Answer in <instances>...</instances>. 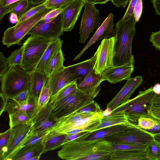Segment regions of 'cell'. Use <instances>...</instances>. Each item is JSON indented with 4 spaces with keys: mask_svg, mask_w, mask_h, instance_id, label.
Wrapping results in <instances>:
<instances>
[{
    "mask_svg": "<svg viewBox=\"0 0 160 160\" xmlns=\"http://www.w3.org/2000/svg\"><path fill=\"white\" fill-rule=\"evenodd\" d=\"M10 128L18 125L27 123L32 121V118L27 113L21 112L9 114Z\"/></svg>",
    "mask_w": 160,
    "mask_h": 160,
    "instance_id": "d6a6232c",
    "label": "cell"
},
{
    "mask_svg": "<svg viewBox=\"0 0 160 160\" xmlns=\"http://www.w3.org/2000/svg\"><path fill=\"white\" fill-rule=\"evenodd\" d=\"M142 0H138L135 6L134 14L136 22H138L141 17L142 11Z\"/></svg>",
    "mask_w": 160,
    "mask_h": 160,
    "instance_id": "f907efd6",
    "label": "cell"
},
{
    "mask_svg": "<svg viewBox=\"0 0 160 160\" xmlns=\"http://www.w3.org/2000/svg\"><path fill=\"white\" fill-rule=\"evenodd\" d=\"M43 139L38 142L19 149L12 156L10 160H29L35 157L41 156L44 152Z\"/></svg>",
    "mask_w": 160,
    "mask_h": 160,
    "instance_id": "603a6c76",
    "label": "cell"
},
{
    "mask_svg": "<svg viewBox=\"0 0 160 160\" xmlns=\"http://www.w3.org/2000/svg\"><path fill=\"white\" fill-rule=\"evenodd\" d=\"M93 100L90 96L78 88L73 93L51 104L52 116L57 121L62 117L78 111Z\"/></svg>",
    "mask_w": 160,
    "mask_h": 160,
    "instance_id": "8992f818",
    "label": "cell"
},
{
    "mask_svg": "<svg viewBox=\"0 0 160 160\" xmlns=\"http://www.w3.org/2000/svg\"><path fill=\"white\" fill-rule=\"evenodd\" d=\"M21 0H0V7L10 5Z\"/></svg>",
    "mask_w": 160,
    "mask_h": 160,
    "instance_id": "6125c7cd",
    "label": "cell"
},
{
    "mask_svg": "<svg viewBox=\"0 0 160 160\" xmlns=\"http://www.w3.org/2000/svg\"><path fill=\"white\" fill-rule=\"evenodd\" d=\"M123 110L113 111L109 115L105 116L99 124L88 129V131L92 133L108 127L121 124L131 123Z\"/></svg>",
    "mask_w": 160,
    "mask_h": 160,
    "instance_id": "44dd1931",
    "label": "cell"
},
{
    "mask_svg": "<svg viewBox=\"0 0 160 160\" xmlns=\"http://www.w3.org/2000/svg\"><path fill=\"white\" fill-rule=\"evenodd\" d=\"M149 41L156 49L160 50V30L152 32L150 36Z\"/></svg>",
    "mask_w": 160,
    "mask_h": 160,
    "instance_id": "bcb514c9",
    "label": "cell"
},
{
    "mask_svg": "<svg viewBox=\"0 0 160 160\" xmlns=\"http://www.w3.org/2000/svg\"><path fill=\"white\" fill-rule=\"evenodd\" d=\"M156 94L152 86L147 89L139 91L135 98L120 106L113 112L124 111L129 121L136 124L141 117L149 118L148 112L152 108Z\"/></svg>",
    "mask_w": 160,
    "mask_h": 160,
    "instance_id": "3957f363",
    "label": "cell"
},
{
    "mask_svg": "<svg viewBox=\"0 0 160 160\" xmlns=\"http://www.w3.org/2000/svg\"><path fill=\"white\" fill-rule=\"evenodd\" d=\"M63 32L61 12L49 22H45L41 20L32 28L27 35H33L53 40L59 38Z\"/></svg>",
    "mask_w": 160,
    "mask_h": 160,
    "instance_id": "4fadbf2b",
    "label": "cell"
},
{
    "mask_svg": "<svg viewBox=\"0 0 160 160\" xmlns=\"http://www.w3.org/2000/svg\"><path fill=\"white\" fill-rule=\"evenodd\" d=\"M110 160H147L146 152L139 150H115L110 155Z\"/></svg>",
    "mask_w": 160,
    "mask_h": 160,
    "instance_id": "484cf974",
    "label": "cell"
},
{
    "mask_svg": "<svg viewBox=\"0 0 160 160\" xmlns=\"http://www.w3.org/2000/svg\"><path fill=\"white\" fill-rule=\"evenodd\" d=\"M112 13H109L102 24L98 28L96 31L80 52L74 58V60L78 59L84 52L91 45L98 41L102 39L110 38L114 36L113 19Z\"/></svg>",
    "mask_w": 160,
    "mask_h": 160,
    "instance_id": "ac0fdd59",
    "label": "cell"
},
{
    "mask_svg": "<svg viewBox=\"0 0 160 160\" xmlns=\"http://www.w3.org/2000/svg\"><path fill=\"white\" fill-rule=\"evenodd\" d=\"M130 0H111L112 4L115 6L119 8L125 7Z\"/></svg>",
    "mask_w": 160,
    "mask_h": 160,
    "instance_id": "11a10c76",
    "label": "cell"
},
{
    "mask_svg": "<svg viewBox=\"0 0 160 160\" xmlns=\"http://www.w3.org/2000/svg\"><path fill=\"white\" fill-rule=\"evenodd\" d=\"M85 2L95 5L96 4H105L111 0H83Z\"/></svg>",
    "mask_w": 160,
    "mask_h": 160,
    "instance_id": "91938a15",
    "label": "cell"
},
{
    "mask_svg": "<svg viewBox=\"0 0 160 160\" xmlns=\"http://www.w3.org/2000/svg\"><path fill=\"white\" fill-rule=\"evenodd\" d=\"M67 134L49 132L43 139L44 144L43 153L62 147Z\"/></svg>",
    "mask_w": 160,
    "mask_h": 160,
    "instance_id": "4316f807",
    "label": "cell"
},
{
    "mask_svg": "<svg viewBox=\"0 0 160 160\" xmlns=\"http://www.w3.org/2000/svg\"><path fill=\"white\" fill-rule=\"evenodd\" d=\"M154 137L155 140L160 142V133L154 135Z\"/></svg>",
    "mask_w": 160,
    "mask_h": 160,
    "instance_id": "03108f58",
    "label": "cell"
},
{
    "mask_svg": "<svg viewBox=\"0 0 160 160\" xmlns=\"http://www.w3.org/2000/svg\"><path fill=\"white\" fill-rule=\"evenodd\" d=\"M148 160H160V142L154 140L145 144Z\"/></svg>",
    "mask_w": 160,
    "mask_h": 160,
    "instance_id": "836d02e7",
    "label": "cell"
},
{
    "mask_svg": "<svg viewBox=\"0 0 160 160\" xmlns=\"http://www.w3.org/2000/svg\"><path fill=\"white\" fill-rule=\"evenodd\" d=\"M38 99L32 95H29L27 100L22 101L8 99L4 111L7 112L8 114L17 112H25L28 114L32 119L37 112Z\"/></svg>",
    "mask_w": 160,
    "mask_h": 160,
    "instance_id": "e0dca14e",
    "label": "cell"
},
{
    "mask_svg": "<svg viewBox=\"0 0 160 160\" xmlns=\"http://www.w3.org/2000/svg\"><path fill=\"white\" fill-rule=\"evenodd\" d=\"M156 118H158L159 120H160V117H158V118H157V117H156Z\"/></svg>",
    "mask_w": 160,
    "mask_h": 160,
    "instance_id": "003e7915",
    "label": "cell"
},
{
    "mask_svg": "<svg viewBox=\"0 0 160 160\" xmlns=\"http://www.w3.org/2000/svg\"><path fill=\"white\" fill-rule=\"evenodd\" d=\"M149 118H151L154 120L155 124L150 129L144 130L153 134L154 135L160 133V120L156 117L152 115H149Z\"/></svg>",
    "mask_w": 160,
    "mask_h": 160,
    "instance_id": "681fc988",
    "label": "cell"
},
{
    "mask_svg": "<svg viewBox=\"0 0 160 160\" xmlns=\"http://www.w3.org/2000/svg\"><path fill=\"white\" fill-rule=\"evenodd\" d=\"M132 123L118 124L91 133L86 138L91 140L103 138L125 130Z\"/></svg>",
    "mask_w": 160,
    "mask_h": 160,
    "instance_id": "83f0119b",
    "label": "cell"
},
{
    "mask_svg": "<svg viewBox=\"0 0 160 160\" xmlns=\"http://www.w3.org/2000/svg\"><path fill=\"white\" fill-rule=\"evenodd\" d=\"M33 125L31 121L10 128L11 132L8 142L6 146L0 150L1 160H10L18 147L32 128Z\"/></svg>",
    "mask_w": 160,
    "mask_h": 160,
    "instance_id": "7c38bea8",
    "label": "cell"
},
{
    "mask_svg": "<svg viewBox=\"0 0 160 160\" xmlns=\"http://www.w3.org/2000/svg\"><path fill=\"white\" fill-rule=\"evenodd\" d=\"M29 89L23 90L10 99L17 101H22L27 100L29 97Z\"/></svg>",
    "mask_w": 160,
    "mask_h": 160,
    "instance_id": "7dc6e473",
    "label": "cell"
},
{
    "mask_svg": "<svg viewBox=\"0 0 160 160\" xmlns=\"http://www.w3.org/2000/svg\"><path fill=\"white\" fill-rule=\"evenodd\" d=\"M134 62H130L124 64L109 68L101 73L103 81L115 84L131 78L134 70Z\"/></svg>",
    "mask_w": 160,
    "mask_h": 160,
    "instance_id": "2e32d148",
    "label": "cell"
},
{
    "mask_svg": "<svg viewBox=\"0 0 160 160\" xmlns=\"http://www.w3.org/2000/svg\"><path fill=\"white\" fill-rule=\"evenodd\" d=\"M84 6L79 32L81 43H84L90 34L100 27L101 20L99 11L94 5L86 2Z\"/></svg>",
    "mask_w": 160,
    "mask_h": 160,
    "instance_id": "30bf717a",
    "label": "cell"
},
{
    "mask_svg": "<svg viewBox=\"0 0 160 160\" xmlns=\"http://www.w3.org/2000/svg\"><path fill=\"white\" fill-rule=\"evenodd\" d=\"M49 132L48 130L33 132L32 128L18 147L14 153L22 148L35 144L41 140Z\"/></svg>",
    "mask_w": 160,
    "mask_h": 160,
    "instance_id": "1f68e13d",
    "label": "cell"
},
{
    "mask_svg": "<svg viewBox=\"0 0 160 160\" xmlns=\"http://www.w3.org/2000/svg\"><path fill=\"white\" fill-rule=\"evenodd\" d=\"M149 117L150 115L155 117L158 118L160 117V108H153L148 112Z\"/></svg>",
    "mask_w": 160,
    "mask_h": 160,
    "instance_id": "680465c9",
    "label": "cell"
},
{
    "mask_svg": "<svg viewBox=\"0 0 160 160\" xmlns=\"http://www.w3.org/2000/svg\"><path fill=\"white\" fill-rule=\"evenodd\" d=\"M91 133L88 131L63 144L57 152L58 157L67 160H108L115 151L112 143L104 138L86 139Z\"/></svg>",
    "mask_w": 160,
    "mask_h": 160,
    "instance_id": "6da1fadb",
    "label": "cell"
},
{
    "mask_svg": "<svg viewBox=\"0 0 160 160\" xmlns=\"http://www.w3.org/2000/svg\"><path fill=\"white\" fill-rule=\"evenodd\" d=\"M9 16V21L12 24H17L18 21V16L17 14L13 12H11L10 13Z\"/></svg>",
    "mask_w": 160,
    "mask_h": 160,
    "instance_id": "6f0895ef",
    "label": "cell"
},
{
    "mask_svg": "<svg viewBox=\"0 0 160 160\" xmlns=\"http://www.w3.org/2000/svg\"><path fill=\"white\" fill-rule=\"evenodd\" d=\"M11 129L10 128L8 130L0 134V150L6 145L10 134Z\"/></svg>",
    "mask_w": 160,
    "mask_h": 160,
    "instance_id": "816d5d0a",
    "label": "cell"
},
{
    "mask_svg": "<svg viewBox=\"0 0 160 160\" xmlns=\"http://www.w3.org/2000/svg\"><path fill=\"white\" fill-rule=\"evenodd\" d=\"M31 6L30 0H21L16 3L12 12L17 14L18 17L25 12Z\"/></svg>",
    "mask_w": 160,
    "mask_h": 160,
    "instance_id": "ab89813d",
    "label": "cell"
},
{
    "mask_svg": "<svg viewBox=\"0 0 160 160\" xmlns=\"http://www.w3.org/2000/svg\"><path fill=\"white\" fill-rule=\"evenodd\" d=\"M23 49L24 47L22 45L20 48L12 52L7 58L9 67L13 66H20L22 59Z\"/></svg>",
    "mask_w": 160,
    "mask_h": 160,
    "instance_id": "74e56055",
    "label": "cell"
},
{
    "mask_svg": "<svg viewBox=\"0 0 160 160\" xmlns=\"http://www.w3.org/2000/svg\"><path fill=\"white\" fill-rule=\"evenodd\" d=\"M55 120L52 116V106L49 102L45 108L38 112L32 120L33 125H52Z\"/></svg>",
    "mask_w": 160,
    "mask_h": 160,
    "instance_id": "f1b7e54d",
    "label": "cell"
},
{
    "mask_svg": "<svg viewBox=\"0 0 160 160\" xmlns=\"http://www.w3.org/2000/svg\"><path fill=\"white\" fill-rule=\"evenodd\" d=\"M156 13L160 15V0H151Z\"/></svg>",
    "mask_w": 160,
    "mask_h": 160,
    "instance_id": "9f6ffc18",
    "label": "cell"
},
{
    "mask_svg": "<svg viewBox=\"0 0 160 160\" xmlns=\"http://www.w3.org/2000/svg\"><path fill=\"white\" fill-rule=\"evenodd\" d=\"M115 40L114 36L102 40L97 50V56L93 68L96 74H101L107 69L114 66Z\"/></svg>",
    "mask_w": 160,
    "mask_h": 160,
    "instance_id": "8fae6325",
    "label": "cell"
},
{
    "mask_svg": "<svg viewBox=\"0 0 160 160\" xmlns=\"http://www.w3.org/2000/svg\"><path fill=\"white\" fill-rule=\"evenodd\" d=\"M113 148L115 150H139L146 152L145 144L140 143H112Z\"/></svg>",
    "mask_w": 160,
    "mask_h": 160,
    "instance_id": "f35d334b",
    "label": "cell"
},
{
    "mask_svg": "<svg viewBox=\"0 0 160 160\" xmlns=\"http://www.w3.org/2000/svg\"><path fill=\"white\" fill-rule=\"evenodd\" d=\"M29 95L38 98L43 87L47 82L48 77L44 72L35 70L29 72Z\"/></svg>",
    "mask_w": 160,
    "mask_h": 160,
    "instance_id": "d4e9b609",
    "label": "cell"
},
{
    "mask_svg": "<svg viewBox=\"0 0 160 160\" xmlns=\"http://www.w3.org/2000/svg\"><path fill=\"white\" fill-rule=\"evenodd\" d=\"M87 132L88 131L81 132L77 133L67 135V136L66 138L62 144V146L67 142L71 140L77 138L84 134Z\"/></svg>",
    "mask_w": 160,
    "mask_h": 160,
    "instance_id": "db71d44e",
    "label": "cell"
},
{
    "mask_svg": "<svg viewBox=\"0 0 160 160\" xmlns=\"http://www.w3.org/2000/svg\"><path fill=\"white\" fill-rule=\"evenodd\" d=\"M52 9L46 8L32 17L8 28L3 33L2 44L8 48L14 45L19 44L32 28Z\"/></svg>",
    "mask_w": 160,
    "mask_h": 160,
    "instance_id": "52a82bcc",
    "label": "cell"
},
{
    "mask_svg": "<svg viewBox=\"0 0 160 160\" xmlns=\"http://www.w3.org/2000/svg\"><path fill=\"white\" fill-rule=\"evenodd\" d=\"M142 76H137L127 80L125 85L118 93L107 105V109H109L111 112L120 106L130 100L131 96L137 88L142 83Z\"/></svg>",
    "mask_w": 160,
    "mask_h": 160,
    "instance_id": "5bb4252c",
    "label": "cell"
},
{
    "mask_svg": "<svg viewBox=\"0 0 160 160\" xmlns=\"http://www.w3.org/2000/svg\"><path fill=\"white\" fill-rule=\"evenodd\" d=\"M103 81L101 74H96L93 68L84 80L77 84L78 88L94 99L99 94L100 90V84Z\"/></svg>",
    "mask_w": 160,
    "mask_h": 160,
    "instance_id": "ffe728a7",
    "label": "cell"
},
{
    "mask_svg": "<svg viewBox=\"0 0 160 160\" xmlns=\"http://www.w3.org/2000/svg\"><path fill=\"white\" fill-rule=\"evenodd\" d=\"M97 51L90 58L81 62L67 66L73 75L78 84L81 82L93 68L97 56Z\"/></svg>",
    "mask_w": 160,
    "mask_h": 160,
    "instance_id": "7402d4cb",
    "label": "cell"
},
{
    "mask_svg": "<svg viewBox=\"0 0 160 160\" xmlns=\"http://www.w3.org/2000/svg\"><path fill=\"white\" fill-rule=\"evenodd\" d=\"M64 61V56L61 48L53 58L45 72L48 78L64 68L65 67L63 65Z\"/></svg>",
    "mask_w": 160,
    "mask_h": 160,
    "instance_id": "f546056e",
    "label": "cell"
},
{
    "mask_svg": "<svg viewBox=\"0 0 160 160\" xmlns=\"http://www.w3.org/2000/svg\"><path fill=\"white\" fill-rule=\"evenodd\" d=\"M155 124L154 120L150 118L141 117L138 121V125L143 129H148L152 127Z\"/></svg>",
    "mask_w": 160,
    "mask_h": 160,
    "instance_id": "7bdbcfd3",
    "label": "cell"
},
{
    "mask_svg": "<svg viewBox=\"0 0 160 160\" xmlns=\"http://www.w3.org/2000/svg\"><path fill=\"white\" fill-rule=\"evenodd\" d=\"M48 0H30V3L32 6H35L43 3Z\"/></svg>",
    "mask_w": 160,
    "mask_h": 160,
    "instance_id": "be15d7a7",
    "label": "cell"
},
{
    "mask_svg": "<svg viewBox=\"0 0 160 160\" xmlns=\"http://www.w3.org/2000/svg\"><path fill=\"white\" fill-rule=\"evenodd\" d=\"M47 8L44 2L35 6H31L23 14L18 17L17 23L28 19Z\"/></svg>",
    "mask_w": 160,
    "mask_h": 160,
    "instance_id": "8d00e7d4",
    "label": "cell"
},
{
    "mask_svg": "<svg viewBox=\"0 0 160 160\" xmlns=\"http://www.w3.org/2000/svg\"><path fill=\"white\" fill-rule=\"evenodd\" d=\"M112 143L145 144L155 140L154 135L132 123L125 130L103 138Z\"/></svg>",
    "mask_w": 160,
    "mask_h": 160,
    "instance_id": "ba28073f",
    "label": "cell"
},
{
    "mask_svg": "<svg viewBox=\"0 0 160 160\" xmlns=\"http://www.w3.org/2000/svg\"><path fill=\"white\" fill-rule=\"evenodd\" d=\"M66 6L60 8L52 9L42 17L41 20L46 22L52 21L62 12Z\"/></svg>",
    "mask_w": 160,
    "mask_h": 160,
    "instance_id": "b9f144b4",
    "label": "cell"
},
{
    "mask_svg": "<svg viewBox=\"0 0 160 160\" xmlns=\"http://www.w3.org/2000/svg\"><path fill=\"white\" fill-rule=\"evenodd\" d=\"M0 95L8 100L22 91L29 89L30 85L29 72L13 66L0 77Z\"/></svg>",
    "mask_w": 160,
    "mask_h": 160,
    "instance_id": "277c9868",
    "label": "cell"
},
{
    "mask_svg": "<svg viewBox=\"0 0 160 160\" xmlns=\"http://www.w3.org/2000/svg\"><path fill=\"white\" fill-rule=\"evenodd\" d=\"M106 110L100 111L93 115L72 123L61 125L55 128H50L49 132H55L67 135L88 131L90 128L99 123L104 117Z\"/></svg>",
    "mask_w": 160,
    "mask_h": 160,
    "instance_id": "9c48e42d",
    "label": "cell"
},
{
    "mask_svg": "<svg viewBox=\"0 0 160 160\" xmlns=\"http://www.w3.org/2000/svg\"><path fill=\"white\" fill-rule=\"evenodd\" d=\"M85 5L83 0H74L66 6L62 12V21L63 32L70 31L78 20Z\"/></svg>",
    "mask_w": 160,
    "mask_h": 160,
    "instance_id": "9a60e30c",
    "label": "cell"
},
{
    "mask_svg": "<svg viewBox=\"0 0 160 160\" xmlns=\"http://www.w3.org/2000/svg\"><path fill=\"white\" fill-rule=\"evenodd\" d=\"M75 81L73 74L65 67L61 71L49 77L45 86L49 88L51 97L65 86Z\"/></svg>",
    "mask_w": 160,
    "mask_h": 160,
    "instance_id": "d6986e66",
    "label": "cell"
},
{
    "mask_svg": "<svg viewBox=\"0 0 160 160\" xmlns=\"http://www.w3.org/2000/svg\"><path fill=\"white\" fill-rule=\"evenodd\" d=\"M101 109L98 103L94 100L89 104L78 111V112L96 113Z\"/></svg>",
    "mask_w": 160,
    "mask_h": 160,
    "instance_id": "ee69618b",
    "label": "cell"
},
{
    "mask_svg": "<svg viewBox=\"0 0 160 160\" xmlns=\"http://www.w3.org/2000/svg\"><path fill=\"white\" fill-rule=\"evenodd\" d=\"M9 66L7 58L1 52H0V77L3 75L8 70Z\"/></svg>",
    "mask_w": 160,
    "mask_h": 160,
    "instance_id": "f6af8a7d",
    "label": "cell"
},
{
    "mask_svg": "<svg viewBox=\"0 0 160 160\" xmlns=\"http://www.w3.org/2000/svg\"><path fill=\"white\" fill-rule=\"evenodd\" d=\"M51 97V92L49 88L44 86L38 98L37 114L47 106L50 102Z\"/></svg>",
    "mask_w": 160,
    "mask_h": 160,
    "instance_id": "d590c367",
    "label": "cell"
},
{
    "mask_svg": "<svg viewBox=\"0 0 160 160\" xmlns=\"http://www.w3.org/2000/svg\"><path fill=\"white\" fill-rule=\"evenodd\" d=\"M153 108H160V94H156L153 101Z\"/></svg>",
    "mask_w": 160,
    "mask_h": 160,
    "instance_id": "94428289",
    "label": "cell"
},
{
    "mask_svg": "<svg viewBox=\"0 0 160 160\" xmlns=\"http://www.w3.org/2000/svg\"><path fill=\"white\" fill-rule=\"evenodd\" d=\"M136 22L133 14L128 19L122 18L116 23L114 35V66H120L130 62H134L132 47L136 31Z\"/></svg>",
    "mask_w": 160,
    "mask_h": 160,
    "instance_id": "7a4b0ae2",
    "label": "cell"
},
{
    "mask_svg": "<svg viewBox=\"0 0 160 160\" xmlns=\"http://www.w3.org/2000/svg\"><path fill=\"white\" fill-rule=\"evenodd\" d=\"M78 89L76 82H73L65 86L50 98L49 103L52 104L74 92Z\"/></svg>",
    "mask_w": 160,
    "mask_h": 160,
    "instance_id": "e575fe53",
    "label": "cell"
},
{
    "mask_svg": "<svg viewBox=\"0 0 160 160\" xmlns=\"http://www.w3.org/2000/svg\"><path fill=\"white\" fill-rule=\"evenodd\" d=\"M153 92L157 94H160V83H157L153 87Z\"/></svg>",
    "mask_w": 160,
    "mask_h": 160,
    "instance_id": "e7e4bbea",
    "label": "cell"
},
{
    "mask_svg": "<svg viewBox=\"0 0 160 160\" xmlns=\"http://www.w3.org/2000/svg\"><path fill=\"white\" fill-rule=\"evenodd\" d=\"M95 113L78 112L77 111L58 119L56 123L51 128H55L61 125L74 123L91 116Z\"/></svg>",
    "mask_w": 160,
    "mask_h": 160,
    "instance_id": "4dcf8cb0",
    "label": "cell"
},
{
    "mask_svg": "<svg viewBox=\"0 0 160 160\" xmlns=\"http://www.w3.org/2000/svg\"><path fill=\"white\" fill-rule=\"evenodd\" d=\"M138 0H130L126 11L122 18L123 20L129 18L134 14V9Z\"/></svg>",
    "mask_w": 160,
    "mask_h": 160,
    "instance_id": "c3c4849f",
    "label": "cell"
},
{
    "mask_svg": "<svg viewBox=\"0 0 160 160\" xmlns=\"http://www.w3.org/2000/svg\"><path fill=\"white\" fill-rule=\"evenodd\" d=\"M74 0H48L44 3L47 8L55 9L65 6Z\"/></svg>",
    "mask_w": 160,
    "mask_h": 160,
    "instance_id": "60d3db41",
    "label": "cell"
},
{
    "mask_svg": "<svg viewBox=\"0 0 160 160\" xmlns=\"http://www.w3.org/2000/svg\"><path fill=\"white\" fill-rule=\"evenodd\" d=\"M62 43L63 41L60 38L52 40L45 51L35 70L45 72L53 58L62 48Z\"/></svg>",
    "mask_w": 160,
    "mask_h": 160,
    "instance_id": "cb8c5ba5",
    "label": "cell"
},
{
    "mask_svg": "<svg viewBox=\"0 0 160 160\" xmlns=\"http://www.w3.org/2000/svg\"><path fill=\"white\" fill-rule=\"evenodd\" d=\"M52 40L31 35L23 44V56L20 68L27 72L35 70Z\"/></svg>",
    "mask_w": 160,
    "mask_h": 160,
    "instance_id": "5b68a950",
    "label": "cell"
},
{
    "mask_svg": "<svg viewBox=\"0 0 160 160\" xmlns=\"http://www.w3.org/2000/svg\"><path fill=\"white\" fill-rule=\"evenodd\" d=\"M16 2L3 7H0V21L7 14L10 13L12 11Z\"/></svg>",
    "mask_w": 160,
    "mask_h": 160,
    "instance_id": "f5cc1de1",
    "label": "cell"
}]
</instances>
